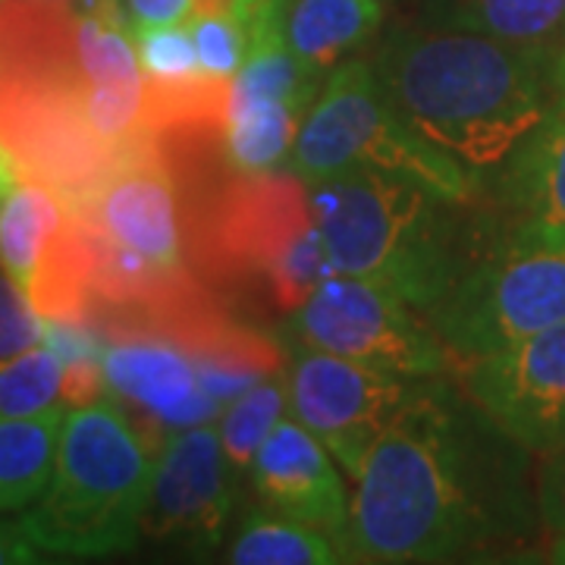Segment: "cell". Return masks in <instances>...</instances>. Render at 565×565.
Instances as JSON below:
<instances>
[{
	"label": "cell",
	"mask_w": 565,
	"mask_h": 565,
	"mask_svg": "<svg viewBox=\"0 0 565 565\" xmlns=\"http://www.w3.org/2000/svg\"><path fill=\"white\" fill-rule=\"evenodd\" d=\"M525 452L459 381L422 377L352 478V563H459L519 541L531 522Z\"/></svg>",
	"instance_id": "1"
},
{
	"label": "cell",
	"mask_w": 565,
	"mask_h": 565,
	"mask_svg": "<svg viewBox=\"0 0 565 565\" xmlns=\"http://www.w3.org/2000/svg\"><path fill=\"white\" fill-rule=\"evenodd\" d=\"M371 66L386 104L484 195L500 192L563 98L556 66L481 32L424 20L393 29Z\"/></svg>",
	"instance_id": "2"
},
{
	"label": "cell",
	"mask_w": 565,
	"mask_h": 565,
	"mask_svg": "<svg viewBox=\"0 0 565 565\" xmlns=\"http://www.w3.org/2000/svg\"><path fill=\"white\" fill-rule=\"evenodd\" d=\"M185 204V255L195 277L223 299L296 315L337 264L296 170L239 173L217 132L154 136Z\"/></svg>",
	"instance_id": "3"
},
{
	"label": "cell",
	"mask_w": 565,
	"mask_h": 565,
	"mask_svg": "<svg viewBox=\"0 0 565 565\" xmlns=\"http://www.w3.org/2000/svg\"><path fill=\"white\" fill-rule=\"evenodd\" d=\"M311 202L340 274L393 289L430 321L490 230L478 202H452L384 170H343L311 182Z\"/></svg>",
	"instance_id": "4"
},
{
	"label": "cell",
	"mask_w": 565,
	"mask_h": 565,
	"mask_svg": "<svg viewBox=\"0 0 565 565\" xmlns=\"http://www.w3.org/2000/svg\"><path fill=\"white\" fill-rule=\"evenodd\" d=\"M158 452L110 393L66 408L51 481L17 522L41 553L110 556L136 550Z\"/></svg>",
	"instance_id": "5"
},
{
	"label": "cell",
	"mask_w": 565,
	"mask_h": 565,
	"mask_svg": "<svg viewBox=\"0 0 565 565\" xmlns=\"http://www.w3.org/2000/svg\"><path fill=\"white\" fill-rule=\"evenodd\" d=\"M430 323L452 359L565 323V239L515 221L490 223Z\"/></svg>",
	"instance_id": "6"
},
{
	"label": "cell",
	"mask_w": 565,
	"mask_h": 565,
	"mask_svg": "<svg viewBox=\"0 0 565 565\" xmlns=\"http://www.w3.org/2000/svg\"><path fill=\"white\" fill-rule=\"evenodd\" d=\"M359 167L418 180L452 202L484 199L459 163L422 139L386 104L371 61L352 57L327 73L296 136L289 170L315 182Z\"/></svg>",
	"instance_id": "7"
},
{
	"label": "cell",
	"mask_w": 565,
	"mask_h": 565,
	"mask_svg": "<svg viewBox=\"0 0 565 565\" xmlns=\"http://www.w3.org/2000/svg\"><path fill=\"white\" fill-rule=\"evenodd\" d=\"M292 333L308 349L333 352L393 374H449L452 355L418 308L381 282L333 274L292 315Z\"/></svg>",
	"instance_id": "8"
},
{
	"label": "cell",
	"mask_w": 565,
	"mask_h": 565,
	"mask_svg": "<svg viewBox=\"0 0 565 565\" xmlns=\"http://www.w3.org/2000/svg\"><path fill=\"white\" fill-rule=\"evenodd\" d=\"M449 374L490 422L527 452L565 446V323L471 359Z\"/></svg>",
	"instance_id": "9"
},
{
	"label": "cell",
	"mask_w": 565,
	"mask_h": 565,
	"mask_svg": "<svg viewBox=\"0 0 565 565\" xmlns=\"http://www.w3.org/2000/svg\"><path fill=\"white\" fill-rule=\"evenodd\" d=\"M418 381L422 377L311 349L289 371V405L296 422H302L343 465L345 475L355 478L364 456L408 403Z\"/></svg>",
	"instance_id": "10"
},
{
	"label": "cell",
	"mask_w": 565,
	"mask_h": 565,
	"mask_svg": "<svg viewBox=\"0 0 565 565\" xmlns=\"http://www.w3.org/2000/svg\"><path fill=\"white\" fill-rule=\"evenodd\" d=\"M239 471L223 452L211 424L170 434L154 459V481L141 534L192 553H211L226 541L239 503Z\"/></svg>",
	"instance_id": "11"
},
{
	"label": "cell",
	"mask_w": 565,
	"mask_h": 565,
	"mask_svg": "<svg viewBox=\"0 0 565 565\" xmlns=\"http://www.w3.org/2000/svg\"><path fill=\"white\" fill-rule=\"evenodd\" d=\"M104 377L110 396L117 403H126L122 408L154 452L170 434L211 424L223 412V405L204 393L195 359L170 340H107Z\"/></svg>",
	"instance_id": "12"
},
{
	"label": "cell",
	"mask_w": 565,
	"mask_h": 565,
	"mask_svg": "<svg viewBox=\"0 0 565 565\" xmlns=\"http://www.w3.org/2000/svg\"><path fill=\"white\" fill-rule=\"evenodd\" d=\"M252 490L258 505L296 522L343 534L349 527V500L343 478L327 456V446L302 422H280L252 465Z\"/></svg>",
	"instance_id": "13"
},
{
	"label": "cell",
	"mask_w": 565,
	"mask_h": 565,
	"mask_svg": "<svg viewBox=\"0 0 565 565\" xmlns=\"http://www.w3.org/2000/svg\"><path fill=\"white\" fill-rule=\"evenodd\" d=\"M424 22L505 41L559 70L565 57V0H422Z\"/></svg>",
	"instance_id": "14"
},
{
	"label": "cell",
	"mask_w": 565,
	"mask_h": 565,
	"mask_svg": "<svg viewBox=\"0 0 565 565\" xmlns=\"http://www.w3.org/2000/svg\"><path fill=\"white\" fill-rule=\"evenodd\" d=\"M509 221L565 239V95L500 185Z\"/></svg>",
	"instance_id": "15"
},
{
	"label": "cell",
	"mask_w": 565,
	"mask_h": 565,
	"mask_svg": "<svg viewBox=\"0 0 565 565\" xmlns=\"http://www.w3.org/2000/svg\"><path fill=\"white\" fill-rule=\"evenodd\" d=\"M384 25L381 0H282V39L299 61L327 76Z\"/></svg>",
	"instance_id": "16"
},
{
	"label": "cell",
	"mask_w": 565,
	"mask_h": 565,
	"mask_svg": "<svg viewBox=\"0 0 565 565\" xmlns=\"http://www.w3.org/2000/svg\"><path fill=\"white\" fill-rule=\"evenodd\" d=\"M308 104L258 95L230 79V102L223 122V158L239 173L277 170L292 154Z\"/></svg>",
	"instance_id": "17"
},
{
	"label": "cell",
	"mask_w": 565,
	"mask_h": 565,
	"mask_svg": "<svg viewBox=\"0 0 565 565\" xmlns=\"http://www.w3.org/2000/svg\"><path fill=\"white\" fill-rule=\"evenodd\" d=\"M66 223V202L57 189L39 180L20 182L0 202V270L25 286L35 280L39 267Z\"/></svg>",
	"instance_id": "18"
},
{
	"label": "cell",
	"mask_w": 565,
	"mask_h": 565,
	"mask_svg": "<svg viewBox=\"0 0 565 565\" xmlns=\"http://www.w3.org/2000/svg\"><path fill=\"white\" fill-rule=\"evenodd\" d=\"M233 565H340L352 563L343 534L296 522L267 509H255L243 519L236 537L226 546Z\"/></svg>",
	"instance_id": "19"
},
{
	"label": "cell",
	"mask_w": 565,
	"mask_h": 565,
	"mask_svg": "<svg viewBox=\"0 0 565 565\" xmlns=\"http://www.w3.org/2000/svg\"><path fill=\"white\" fill-rule=\"evenodd\" d=\"M61 405L29 415L0 418V515L22 512L51 481L63 427Z\"/></svg>",
	"instance_id": "20"
},
{
	"label": "cell",
	"mask_w": 565,
	"mask_h": 565,
	"mask_svg": "<svg viewBox=\"0 0 565 565\" xmlns=\"http://www.w3.org/2000/svg\"><path fill=\"white\" fill-rule=\"evenodd\" d=\"M289 405V374H274L262 384H255L239 399L221 412V440L230 465L239 475H252V465L258 449L282 418V408Z\"/></svg>",
	"instance_id": "21"
},
{
	"label": "cell",
	"mask_w": 565,
	"mask_h": 565,
	"mask_svg": "<svg viewBox=\"0 0 565 565\" xmlns=\"http://www.w3.org/2000/svg\"><path fill=\"white\" fill-rule=\"evenodd\" d=\"M63 362L51 345H32L0 362V418H29L61 403Z\"/></svg>",
	"instance_id": "22"
},
{
	"label": "cell",
	"mask_w": 565,
	"mask_h": 565,
	"mask_svg": "<svg viewBox=\"0 0 565 565\" xmlns=\"http://www.w3.org/2000/svg\"><path fill=\"white\" fill-rule=\"evenodd\" d=\"M132 39H136L145 79L185 82L204 73L199 47L185 22L141 25V29H132Z\"/></svg>",
	"instance_id": "23"
},
{
	"label": "cell",
	"mask_w": 565,
	"mask_h": 565,
	"mask_svg": "<svg viewBox=\"0 0 565 565\" xmlns=\"http://www.w3.org/2000/svg\"><path fill=\"white\" fill-rule=\"evenodd\" d=\"M185 25L199 47L202 70L214 79H233L245 63V29L236 13L230 10H204V13H189Z\"/></svg>",
	"instance_id": "24"
},
{
	"label": "cell",
	"mask_w": 565,
	"mask_h": 565,
	"mask_svg": "<svg viewBox=\"0 0 565 565\" xmlns=\"http://www.w3.org/2000/svg\"><path fill=\"white\" fill-rule=\"evenodd\" d=\"M44 343V323L20 282L0 274V362Z\"/></svg>",
	"instance_id": "25"
},
{
	"label": "cell",
	"mask_w": 565,
	"mask_h": 565,
	"mask_svg": "<svg viewBox=\"0 0 565 565\" xmlns=\"http://www.w3.org/2000/svg\"><path fill=\"white\" fill-rule=\"evenodd\" d=\"M537 512L553 534L565 531V446L544 456L541 481H537Z\"/></svg>",
	"instance_id": "26"
},
{
	"label": "cell",
	"mask_w": 565,
	"mask_h": 565,
	"mask_svg": "<svg viewBox=\"0 0 565 565\" xmlns=\"http://www.w3.org/2000/svg\"><path fill=\"white\" fill-rule=\"evenodd\" d=\"M192 0H117L122 20L129 29L141 25H167V22H182L189 13Z\"/></svg>",
	"instance_id": "27"
},
{
	"label": "cell",
	"mask_w": 565,
	"mask_h": 565,
	"mask_svg": "<svg viewBox=\"0 0 565 565\" xmlns=\"http://www.w3.org/2000/svg\"><path fill=\"white\" fill-rule=\"evenodd\" d=\"M41 550L29 534L22 531L20 522H0V565H25V563H41Z\"/></svg>",
	"instance_id": "28"
},
{
	"label": "cell",
	"mask_w": 565,
	"mask_h": 565,
	"mask_svg": "<svg viewBox=\"0 0 565 565\" xmlns=\"http://www.w3.org/2000/svg\"><path fill=\"white\" fill-rule=\"evenodd\" d=\"M17 177H20V170H17V163H13V158L7 154V148L0 145V202L20 185L17 182Z\"/></svg>",
	"instance_id": "29"
},
{
	"label": "cell",
	"mask_w": 565,
	"mask_h": 565,
	"mask_svg": "<svg viewBox=\"0 0 565 565\" xmlns=\"http://www.w3.org/2000/svg\"><path fill=\"white\" fill-rule=\"evenodd\" d=\"M546 559H550V563L565 565V531H556V537L550 541V546H546Z\"/></svg>",
	"instance_id": "30"
},
{
	"label": "cell",
	"mask_w": 565,
	"mask_h": 565,
	"mask_svg": "<svg viewBox=\"0 0 565 565\" xmlns=\"http://www.w3.org/2000/svg\"><path fill=\"white\" fill-rule=\"evenodd\" d=\"M559 82H563V88H565V57L559 61Z\"/></svg>",
	"instance_id": "31"
},
{
	"label": "cell",
	"mask_w": 565,
	"mask_h": 565,
	"mask_svg": "<svg viewBox=\"0 0 565 565\" xmlns=\"http://www.w3.org/2000/svg\"><path fill=\"white\" fill-rule=\"evenodd\" d=\"M66 3H95V0H66Z\"/></svg>",
	"instance_id": "32"
},
{
	"label": "cell",
	"mask_w": 565,
	"mask_h": 565,
	"mask_svg": "<svg viewBox=\"0 0 565 565\" xmlns=\"http://www.w3.org/2000/svg\"><path fill=\"white\" fill-rule=\"evenodd\" d=\"M381 3H393V0H381Z\"/></svg>",
	"instance_id": "33"
}]
</instances>
